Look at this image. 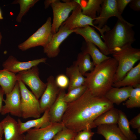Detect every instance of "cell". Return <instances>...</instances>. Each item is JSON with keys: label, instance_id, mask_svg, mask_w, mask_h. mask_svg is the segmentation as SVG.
<instances>
[{"label": "cell", "instance_id": "44dd1931", "mask_svg": "<svg viewBox=\"0 0 140 140\" xmlns=\"http://www.w3.org/2000/svg\"><path fill=\"white\" fill-rule=\"evenodd\" d=\"M133 88L130 86L120 88L112 87L104 96L113 104L119 105L128 99Z\"/></svg>", "mask_w": 140, "mask_h": 140}, {"label": "cell", "instance_id": "ba28073f", "mask_svg": "<svg viewBox=\"0 0 140 140\" xmlns=\"http://www.w3.org/2000/svg\"><path fill=\"white\" fill-rule=\"evenodd\" d=\"M18 80H20L28 86L37 99L41 97L46 87V83L43 82L39 77L37 66L16 74Z\"/></svg>", "mask_w": 140, "mask_h": 140}, {"label": "cell", "instance_id": "5b68a950", "mask_svg": "<svg viewBox=\"0 0 140 140\" xmlns=\"http://www.w3.org/2000/svg\"><path fill=\"white\" fill-rule=\"evenodd\" d=\"M18 82L21 97V117L24 119L40 117L41 113L39 101L24 83L20 80Z\"/></svg>", "mask_w": 140, "mask_h": 140}, {"label": "cell", "instance_id": "f6af8a7d", "mask_svg": "<svg viewBox=\"0 0 140 140\" xmlns=\"http://www.w3.org/2000/svg\"><path fill=\"white\" fill-rule=\"evenodd\" d=\"M75 140L74 138V139H72V140Z\"/></svg>", "mask_w": 140, "mask_h": 140}, {"label": "cell", "instance_id": "d6986e66", "mask_svg": "<svg viewBox=\"0 0 140 140\" xmlns=\"http://www.w3.org/2000/svg\"><path fill=\"white\" fill-rule=\"evenodd\" d=\"M49 109L45 111L41 117L35 119L23 122L18 119L17 121L19 133L23 134L32 128L38 129L44 127L50 124L51 122L49 113Z\"/></svg>", "mask_w": 140, "mask_h": 140}, {"label": "cell", "instance_id": "6da1fadb", "mask_svg": "<svg viewBox=\"0 0 140 140\" xmlns=\"http://www.w3.org/2000/svg\"><path fill=\"white\" fill-rule=\"evenodd\" d=\"M114 107L105 96L94 95L87 88L79 99L68 103L61 122L64 126L77 133L96 127L94 122L103 113Z\"/></svg>", "mask_w": 140, "mask_h": 140}, {"label": "cell", "instance_id": "d590c367", "mask_svg": "<svg viewBox=\"0 0 140 140\" xmlns=\"http://www.w3.org/2000/svg\"><path fill=\"white\" fill-rule=\"evenodd\" d=\"M131 0H116V7L117 11L122 15L124 10Z\"/></svg>", "mask_w": 140, "mask_h": 140}, {"label": "cell", "instance_id": "9c48e42d", "mask_svg": "<svg viewBox=\"0 0 140 140\" xmlns=\"http://www.w3.org/2000/svg\"><path fill=\"white\" fill-rule=\"evenodd\" d=\"M61 2L56 0L51 5L53 14V19L52 24V32L55 34L58 31L62 24L68 18L70 12L77 6L78 4L73 1H64Z\"/></svg>", "mask_w": 140, "mask_h": 140}, {"label": "cell", "instance_id": "7c38bea8", "mask_svg": "<svg viewBox=\"0 0 140 140\" xmlns=\"http://www.w3.org/2000/svg\"><path fill=\"white\" fill-rule=\"evenodd\" d=\"M4 99L5 104L3 106L1 114L4 115L10 113L12 116L21 117V94L18 81L12 91L6 95Z\"/></svg>", "mask_w": 140, "mask_h": 140}, {"label": "cell", "instance_id": "bcb514c9", "mask_svg": "<svg viewBox=\"0 0 140 140\" xmlns=\"http://www.w3.org/2000/svg\"></svg>", "mask_w": 140, "mask_h": 140}, {"label": "cell", "instance_id": "ffe728a7", "mask_svg": "<svg viewBox=\"0 0 140 140\" xmlns=\"http://www.w3.org/2000/svg\"><path fill=\"white\" fill-rule=\"evenodd\" d=\"M140 86V62L133 67L121 80L114 83L113 87L120 88L130 86L133 88Z\"/></svg>", "mask_w": 140, "mask_h": 140}, {"label": "cell", "instance_id": "f35d334b", "mask_svg": "<svg viewBox=\"0 0 140 140\" xmlns=\"http://www.w3.org/2000/svg\"><path fill=\"white\" fill-rule=\"evenodd\" d=\"M5 94V93L0 86V113H1L2 110L3 105H2V102L3 101V96Z\"/></svg>", "mask_w": 140, "mask_h": 140}, {"label": "cell", "instance_id": "7a4b0ae2", "mask_svg": "<svg viewBox=\"0 0 140 140\" xmlns=\"http://www.w3.org/2000/svg\"><path fill=\"white\" fill-rule=\"evenodd\" d=\"M117 66V62L113 57L95 66L92 71L85 74V85L94 96H104L113 87Z\"/></svg>", "mask_w": 140, "mask_h": 140}, {"label": "cell", "instance_id": "7bdbcfd3", "mask_svg": "<svg viewBox=\"0 0 140 140\" xmlns=\"http://www.w3.org/2000/svg\"><path fill=\"white\" fill-rule=\"evenodd\" d=\"M2 38V36L1 33L0 32V46L1 45V40Z\"/></svg>", "mask_w": 140, "mask_h": 140}, {"label": "cell", "instance_id": "60d3db41", "mask_svg": "<svg viewBox=\"0 0 140 140\" xmlns=\"http://www.w3.org/2000/svg\"><path fill=\"white\" fill-rule=\"evenodd\" d=\"M3 134V131L2 126L0 123V140H2V136Z\"/></svg>", "mask_w": 140, "mask_h": 140}, {"label": "cell", "instance_id": "2e32d148", "mask_svg": "<svg viewBox=\"0 0 140 140\" xmlns=\"http://www.w3.org/2000/svg\"><path fill=\"white\" fill-rule=\"evenodd\" d=\"M46 60V58H43L27 61L21 62L11 55L3 62L2 66L3 69L16 74L30 69L41 63H45Z\"/></svg>", "mask_w": 140, "mask_h": 140}, {"label": "cell", "instance_id": "f1b7e54d", "mask_svg": "<svg viewBox=\"0 0 140 140\" xmlns=\"http://www.w3.org/2000/svg\"><path fill=\"white\" fill-rule=\"evenodd\" d=\"M90 57L88 54L82 51L78 54L77 60L75 62L80 72L84 76L86 73L92 71L95 67L93 63L91 60Z\"/></svg>", "mask_w": 140, "mask_h": 140}, {"label": "cell", "instance_id": "3957f363", "mask_svg": "<svg viewBox=\"0 0 140 140\" xmlns=\"http://www.w3.org/2000/svg\"><path fill=\"white\" fill-rule=\"evenodd\" d=\"M134 25L118 19L111 29L106 31L102 38L111 54L136 40L132 27Z\"/></svg>", "mask_w": 140, "mask_h": 140}, {"label": "cell", "instance_id": "7402d4cb", "mask_svg": "<svg viewBox=\"0 0 140 140\" xmlns=\"http://www.w3.org/2000/svg\"><path fill=\"white\" fill-rule=\"evenodd\" d=\"M97 133L105 140H129L121 131L117 124L102 125L97 127Z\"/></svg>", "mask_w": 140, "mask_h": 140}, {"label": "cell", "instance_id": "e575fe53", "mask_svg": "<svg viewBox=\"0 0 140 140\" xmlns=\"http://www.w3.org/2000/svg\"><path fill=\"white\" fill-rule=\"evenodd\" d=\"M94 134L91 129H86L77 133L74 138L75 140H90Z\"/></svg>", "mask_w": 140, "mask_h": 140}, {"label": "cell", "instance_id": "f546056e", "mask_svg": "<svg viewBox=\"0 0 140 140\" xmlns=\"http://www.w3.org/2000/svg\"><path fill=\"white\" fill-rule=\"evenodd\" d=\"M38 0H16L14 1L12 4H18L20 6V11L16 20L18 23L21 22L23 17L38 1Z\"/></svg>", "mask_w": 140, "mask_h": 140}, {"label": "cell", "instance_id": "484cf974", "mask_svg": "<svg viewBox=\"0 0 140 140\" xmlns=\"http://www.w3.org/2000/svg\"><path fill=\"white\" fill-rule=\"evenodd\" d=\"M119 110L114 107L103 113L94 121L96 127L100 125L117 124L119 117Z\"/></svg>", "mask_w": 140, "mask_h": 140}, {"label": "cell", "instance_id": "cb8c5ba5", "mask_svg": "<svg viewBox=\"0 0 140 140\" xmlns=\"http://www.w3.org/2000/svg\"><path fill=\"white\" fill-rule=\"evenodd\" d=\"M74 1L81 7L82 12L85 15L94 19L99 15L103 0H75Z\"/></svg>", "mask_w": 140, "mask_h": 140}, {"label": "cell", "instance_id": "4fadbf2b", "mask_svg": "<svg viewBox=\"0 0 140 140\" xmlns=\"http://www.w3.org/2000/svg\"><path fill=\"white\" fill-rule=\"evenodd\" d=\"M46 87L39 101L41 113L49 109L55 101L60 90L56 85L54 76L47 79Z\"/></svg>", "mask_w": 140, "mask_h": 140}, {"label": "cell", "instance_id": "8fae6325", "mask_svg": "<svg viewBox=\"0 0 140 140\" xmlns=\"http://www.w3.org/2000/svg\"><path fill=\"white\" fill-rule=\"evenodd\" d=\"M63 123H51L44 127L31 129L25 135V140H52L55 135L64 127Z\"/></svg>", "mask_w": 140, "mask_h": 140}, {"label": "cell", "instance_id": "9a60e30c", "mask_svg": "<svg viewBox=\"0 0 140 140\" xmlns=\"http://www.w3.org/2000/svg\"><path fill=\"white\" fill-rule=\"evenodd\" d=\"M73 30H69L60 27L58 31L53 34L50 42L43 47L44 53L49 58L57 57L60 52V45L69 35L73 32Z\"/></svg>", "mask_w": 140, "mask_h": 140}, {"label": "cell", "instance_id": "e0dca14e", "mask_svg": "<svg viewBox=\"0 0 140 140\" xmlns=\"http://www.w3.org/2000/svg\"><path fill=\"white\" fill-rule=\"evenodd\" d=\"M0 123L3 129L4 140H25V135L19 132L17 121L11 116L8 115Z\"/></svg>", "mask_w": 140, "mask_h": 140}, {"label": "cell", "instance_id": "52a82bcc", "mask_svg": "<svg viewBox=\"0 0 140 140\" xmlns=\"http://www.w3.org/2000/svg\"><path fill=\"white\" fill-rule=\"evenodd\" d=\"M94 19L84 14L82 12L80 6L78 4L76 7L72 11L70 16L64 22L60 27L69 30L82 27L87 25L91 26L97 29L103 37L104 33L110 29L105 25L102 29H99L93 24Z\"/></svg>", "mask_w": 140, "mask_h": 140}, {"label": "cell", "instance_id": "1f68e13d", "mask_svg": "<svg viewBox=\"0 0 140 140\" xmlns=\"http://www.w3.org/2000/svg\"><path fill=\"white\" fill-rule=\"evenodd\" d=\"M87 89V86L83 85L68 91L64 95L65 100L67 103L76 101L82 96Z\"/></svg>", "mask_w": 140, "mask_h": 140}, {"label": "cell", "instance_id": "ac0fdd59", "mask_svg": "<svg viewBox=\"0 0 140 140\" xmlns=\"http://www.w3.org/2000/svg\"><path fill=\"white\" fill-rule=\"evenodd\" d=\"M65 93V89H60L55 101L49 109V113L51 123L61 122L67 106L68 103L64 99Z\"/></svg>", "mask_w": 140, "mask_h": 140}, {"label": "cell", "instance_id": "d6a6232c", "mask_svg": "<svg viewBox=\"0 0 140 140\" xmlns=\"http://www.w3.org/2000/svg\"><path fill=\"white\" fill-rule=\"evenodd\" d=\"M77 134L64 127L55 135L52 140H71L74 138Z\"/></svg>", "mask_w": 140, "mask_h": 140}, {"label": "cell", "instance_id": "836d02e7", "mask_svg": "<svg viewBox=\"0 0 140 140\" xmlns=\"http://www.w3.org/2000/svg\"><path fill=\"white\" fill-rule=\"evenodd\" d=\"M55 80L56 85L60 89H65L69 86V79L66 75L64 74L58 75L55 79Z\"/></svg>", "mask_w": 140, "mask_h": 140}, {"label": "cell", "instance_id": "5bb4252c", "mask_svg": "<svg viewBox=\"0 0 140 140\" xmlns=\"http://www.w3.org/2000/svg\"><path fill=\"white\" fill-rule=\"evenodd\" d=\"M73 32L81 36L85 42L91 43L98 47L100 51L104 55L107 56L111 53L106 44L102 40L100 34L94 29L89 25L79 27L73 30Z\"/></svg>", "mask_w": 140, "mask_h": 140}, {"label": "cell", "instance_id": "74e56055", "mask_svg": "<svg viewBox=\"0 0 140 140\" xmlns=\"http://www.w3.org/2000/svg\"><path fill=\"white\" fill-rule=\"evenodd\" d=\"M129 6L133 10L139 12L140 11V0H131L129 4Z\"/></svg>", "mask_w": 140, "mask_h": 140}, {"label": "cell", "instance_id": "8992f818", "mask_svg": "<svg viewBox=\"0 0 140 140\" xmlns=\"http://www.w3.org/2000/svg\"><path fill=\"white\" fill-rule=\"evenodd\" d=\"M51 19L48 17L45 23L35 32L18 46V48L25 51L38 46L45 47L50 41L53 34L52 32Z\"/></svg>", "mask_w": 140, "mask_h": 140}, {"label": "cell", "instance_id": "4dcf8cb0", "mask_svg": "<svg viewBox=\"0 0 140 140\" xmlns=\"http://www.w3.org/2000/svg\"><path fill=\"white\" fill-rule=\"evenodd\" d=\"M123 104L128 108L140 107V86L132 88L129 98Z\"/></svg>", "mask_w": 140, "mask_h": 140}, {"label": "cell", "instance_id": "277c9868", "mask_svg": "<svg viewBox=\"0 0 140 140\" xmlns=\"http://www.w3.org/2000/svg\"><path fill=\"white\" fill-rule=\"evenodd\" d=\"M117 62L114 83L122 79L140 59V49L132 47L131 45L123 47L112 54Z\"/></svg>", "mask_w": 140, "mask_h": 140}, {"label": "cell", "instance_id": "4316f807", "mask_svg": "<svg viewBox=\"0 0 140 140\" xmlns=\"http://www.w3.org/2000/svg\"><path fill=\"white\" fill-rule=\"evenodd\" d=\"M82 51L88 54L91 57L95 66L111 57L103 54L95 45L89 42H85Z\"/></svg>", "mask_w": 140, "mask_h": 140}, {"label": "cell", "instance_id": "b9f144b4", "mask_svg": "<svg viewBox=\"0 0 140 140\" xmlns=\"http://www.w3.org/2000/svg\"><path fill=\"white\" fill-rule=\"evenodd\" d=\"M3 19V17L2 16V13L0 8V20H2Z\"/></svg>", "mask_w": 140, "mask_h": 140}, {"label": "cell", "instance_id": "30bf717a", "mask_svg": "<svg viewBox=\"0 0 140 140\" xmlns=\"http://www.w3.org/2000/svg\"><path fill=\"white\" fill-rule=\"evenodd\" d=\"M99 15L93 21L94 24L99 29H102L108 19L112 17H115L122 21H127L118 12L116 7V0H103L101 5Z\"/></svg>", "mask_w": 140, "mask_h": 140}, {"label": "cell", "instance_id": "8d00e7d4", "mask_svg": "<svg viewBox=\"0 0 140 140\" xmlns=\"http://www.w3.org/2000/svg\"><path fill=\"white\" fill-rule=\"evenodd\" d=\"M130 125L135 129H137L140 128V114L134 117L129 121Z\"/></svg>", "mask_w": 140, "mask_h": 140}, {"label": "cell", "instance_id": "83f0119b", "mask_svg": "<svg viewBox=\"0 0 140 140\" xmlns=\"http://www.w3.org/2000/svg\"><path fill=\"white\" fill-rule=\"evenodd\" d=\"M119 117L117 124L119 128L129 140H136L137 137L130 129L129 121L125 114L119 110Z\"/></svg>", "mask_w": 140, "mask_h": 140}, {"label": "cell", "instance_id": "d4e9b609", "mask_svg": "<svg viewBox=\"0 0 140 140\" xmlns=\"http://www.w3.org/2000/svg\"><path fill=\"white\" fill-rule=\"evenodd\" d=\"M18 81L16 74L4 69L0 70V86L5 95L12 91Z\"/></svg>", "mask_w": 140, "mask_h": 140}, {"label": "cell", "instance_id": "ee69618b", "mask_svg": "<svg viewBox=\"0 0 140 140\" xmlns=\"http://www.w3.org/2000/svg\"><path fill=\"white\" fill-rule=\"evenodd\" d=\"M137 132L138 134L140 133V128H138L137 129Z\"/></svg>", "mask_w": 140, "mask_h": 140}, {"label": "cell", "instance_id": "ab89813d", "mask_svg": "<svg viewBox=\"0 0 140 140\" xmlns=\"http://www.w3.org/2000/svg\"><path fill=\"white\" fill-rule=\"evenodd\" d=\"M56 0H45L44 2L45 8V9L48 8L49 6L55 2Z\"/></svg>", "mask_w": 140, "mask_h": 140}, {"label": "cell", "instance_id": "603a6c76", "mask_svg": "<svg viewBox=\"0 0 140 140\" xmlns=\"http://www.w3.org/2000/svg\"><path fill=\"white\" fill-rule=\"evenodd\" d=\"M66 76L69 78L68 91L85 85V78L80 72L75 62L73 65L66 68Z\"/></svg>", "mask_w": 140, "mask_h": 140}]
</instances>
